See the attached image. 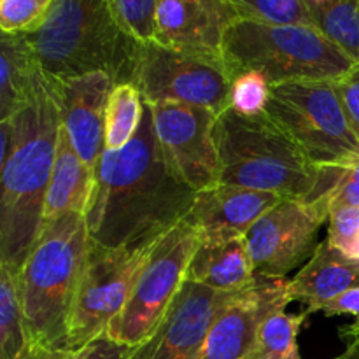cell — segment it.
<instances>
[{
	"label": "cell",
	"instance_id": "cell-27",
	"mask_svg": "<svg viewBox=\"0 0 359 359\" xmlns=\"http://www.w3.org/2000/svg\"><path fill=\"white\" fill-rule=\"evenodd\" d=\"M269 83L263 74L242 72L233 77V86H231V107L237 114L245 118H258L266 111V104L270 98Z\"/></svg>",
	"mask_w": 359,
	"mask_h": 359
},
{
	"label": "cell",
	"instance_id": "cell-19",
	"mask_svg": "<svg viewBox=\"0 0 359 359\" xmlns=\"http://www.w3.org/2000/svg\"><path fill=\"white\" fill-rule=\"evenodd\" d=\"M186 280L217 291H242L256 280L245 237L214 244L200 242L189 262Z\"/></svg>",
	"mask_w": 359,
	"mask_h": 359
},
{
	"label": "cell",
	"instance_id": "cell-13",
	"mask_svg": "<svg viewBox=\"0 0 359 359\" xmlns=\"http://www.w3.org/2000/svg\"><path fill=\"white\" fill-rule=\"evenodd\" d=\"M237 293L184 280L160 325L144 342L126 347L123 359H200L214 321Z\"/></svg>",
	"mask_w": 359,
	"mask_h": 359
},
{
	"label": "cell",
	"instance_id": "cell-30",
	"mask_svg": "<svg viewBox=\"0 0 359 359\" xmlns=\"http://www.w3.org/2000/svg\"><path fill=\"white\" fill-rule=\"evenodd\" d=\"M340 207L359 209V160L340 167L339 179L330 193V210Z\"/></svg>",
	"mask_w": 359,
	"mask_h": 359
},
{
	"label": "cell",
	"instance_id": "cell-23",
	"mask_svg": "<svg viewBox=\"0 0 359 359\" xmlns=\"http://www.w3.org/2000/svg\"><path fill=\"white\" fill-rule=\"evenodd\" d=\"M144 107L146 102L133 83H121L112 88L105 112V149H123L135 137Z\"/></svg>",
	"mask_w": 359,
	"mask_h": 359
},
{
	"label": "cell",
	"instance_id": "cell-7",
	"mask_svg": "<svg viewBox=\"0 0 359 359\" xmlns=\"http://www.w3.org/2000/svg\"><path fill=\"white\" fill-rule=\"evenodd\" d=\"M265 114L318 167L359 160V137L330 81L273 84Z\"/></svg>",
	"mask_w": 359,
	"mask_h": 359
},
{
	"label": "cell",
	"instance_id": "cell-18",
	"mask_svg": "<svg viewBox=\"0 0 359 359\" xmlns=\"http://www.w3.org/2000/svg\"><path fill=\"white\" fill-rule=\"evenodd\" d=\"M353 287H359V263L346 258L328 241L319 242L312 258L287 280L290 300L305 304V311H312Z\"/></svg>",
	"mask_w": 359,
	"mask_h": 359
},
{
	"label": "cell",
	"instance_id": "cell-36",
	"mask_svg": "<svg viewBox=\"0 0 359 359\" xmlns=\"http://www.w3.org/2000/svg\"><path fill=\"white\" fill-rule=\"evenodd\" d=\"M323 2H328V0H305V6L311 7V6H318V4H323Z\"/></svg>",
	"mask_w": 359,
	"mask_h": 359
},
{
	"label": "cell",
	"instance_id": "cell-4",
	"mask_svg": "<svg viewBox=\"0 0 359 359\" xmlns=\"http://www.w3.org/2000/svg\"><path fill=\"white\" fill-rule=\"evenodd\" d=\"M23 35L53 79L104 72L114 84L133 83L140 42L109 0H55L44 23Z\"/></svg>",
	"mask_w": 359,
	"mask_h": 359
},
{
	"label": "cell",
	"instance_id": "cell-11",
	"mask_svg": "<svg viewBox=\"0 0 359 359\" xmlns=\"http://www.w3.org/2000/svg\"><path fill=\"white\" fill-rule=\"evenodd\" d=\"M330 217V195L314 200H280L245 235L255 273L286 279L318 249V235Z\"/></svg>",
	"mask_w": 359,
	"mask_h": 359
},
{
	"label": "cell",
	"instance_id": "cell-26",
	"mask_svg": "<svg viewBox=\"0 0 359 359\" xmlns=\"http://www.w3.org/2000/svg\"><path fill=\"white\" fill-rule=\"evenodd\" d=\"M244 20L312 25L305 0H226Z\"/></svg>",
	"mask_w": 359,
	"mask_h": 359
},
{
	"label": "cell",
	"instance_id": "cell-8",
	"mask_svg": "<svg viewBox=\"0 0 359 359\" xmlns=\"http://www.w3.org/2000/svg\"><path fill=\"white\" fill-rule=\"evenodd\" d=\"M198 244V231L186 217L151 245L128 302L105 332L109 339L133 347L154 332L186 280Z\"/></svg>",
	"mask_w": 359,
	"mask_h": 359
},
{
	"label": "cell",
	"instance_id": "cell-14",
	"mask_svg": "<svg viewBox=\"0 0 359 359\" xmlns=\"http://www.w3.org/2000/svg\"><path fill=\"white\" fill-rule=\"evenodd\" d=\"M287 279L256 280L238 291L214 321L200 359H245L255 347L259 326L290 304Z\"/></svg>",
	"mask_w": 359,
	"mask_h": 359
},
{
	"label": "cell",
	"instance_id": "cell-6",
	"mask_svg": "<svg viewBox=\"0 0 359 359\" xmlns=\"http://www.w3.org/2000/svg\"><path fill=\"white\" fill-rule=\"evenodd\" d=\"M223 60L231 77L263 74L272 84L330 81L346 76L356 62L312 25L235 21L223 44Z\"/></svg>",
	"mask_w": 359,
	"mask_h": 359
},
{
	"label": "cell",
	"instance_id": "cell-22",
	"mask_svg": "<svg viewBox=\"0 0 359 359\" xmlns=\"http://www.w3.org/2000/svg\"><path fill=\"white\" fill-rule=\"evenodd\" d=\"M312 27L359 62V0H328L307 7Z\"/></svg>",
	"mask_w": 359,
	"mask_h": 359
},
{
	"label": "cell",
	"instance_id": "cell-32",
	"mask_svg": "<svg viewBox=\"0 0 359 359\" xmlns=\"http://www.w3.org/2000/svg\"><path fill=\"white\" fill-rule=\"evenodd\" d=\"M305 312H307L309 316L314 314V312H323L326 318L351 314L356 318V321H359V287H353V290L346 291V293L339 294V297L318 305V307H314L312 311Z\"/></svg>",
	"mask_w": 359,
	"mask_h": 359
},
{
	"label": "cell",
	"instance_id": "cell-34",
	"mask_svg": "<svg viewBox=\"0 0 359 359\" xmlns=\"http://www.w3.org/2000/svg\"><path fill=\"white\" fill-rule=\"evenodd\" d=\"M79 353L70 349H53V347L39 346V344H27L25 351L18 359H77Z\"/></svg>",
	"mask_w": 359,
	"mask_h": 359
},
{
	"label": "cell",
	"instance_id": "cell-9",
	"mask_svg": "<svg viewBox=\"0 0 359 359\" xmlns=\"http://www.w3.org/2000/svg\"><path fill=\"white\" fill-rule=\"evenodd\" d=\"M133 84L147 104L196 105L216 116L231 107L233 77L224 60L188 55L154 41L140 42Z\"/></svg>",
	"mask_w": 359,
	"mask_h": 359
},
{
	"label": "cell",
	"instance_id": "cell-12",
	"mask_svg": "<svg viewBox=\"0 0 359 359\" xmlns=\"http://www.w3.org/2000/svg\"><path fill=\"white\" fill-rule=\"evenodd\" d=\"M149 107L161 149L182 181L195 191L219 184L214 135L217 116L209 109L174 102L149 104Z\"/></svg>",
	"mask_w": 359,
	"mask_h": 359
},
{
	"label": "cell",
	"instance_id": "cell-5",
	"mask_svg": "<svg viewBox=\"0 0 359 359\" xmlns=\"http://www.w3.org/2000/svg\"><path fill=\"white\" fill-rule=\"evenodd\" d=\"M90 233L84 214H65L42 224L18 272L28 342L67 349L74 298L86 263Z\"/></svg>",
	"mask_w": 359,
	"mask_h": 359
},
{
	"label": "cell",
	"instance_id": "cell-21",
	"mask_svg": "<svg viewBox=\"0 0 359 359\" xmlns=\"http://www.w3.org/2000/svg\"><path fill=\"white\" fill-rule=\"evenodd\" d=\"M93 184L95 172L81 160L62 126L51 181L46 195L44 221L72 212L84 214Z\"/></svg>",
	"mask_w": 359,
	"mask_h": 359
},
{
	"label": "cell",
	"instance_id": "cell-20",
	"mask_svg": "<svg viewBox=\"0 0 359 359\" xmlns=\"http://www.w3.org/2000/svg\"><path fill=\"white\" fill-rule=\"evenodd\" d=\"M46 79L23 34H4L0 41V119L16 114L37 95Z\"/></svg>",
	"mask_w": 359,
	"mask_h": 359
},
{
	"label": "cell",
	"instance_id": "cell-2",
	"mask_svg": "<svg viewBox=\"0 0 359 359\" xmlns=\"http://www.w3.org/2000/svg\"><path fill=\"white\" fill-rule=\"evenodd\" d=\"M13 118L2 168L0 265L20 272L44 224V203L62 132L60 81L46 74L37 95Z\"/></svg>",
	"mask_w": 359,
	"mask_h": 359
},
{
	"label": "cell",
	"instance_id": "cell-3",
	"mask_svg": "<svg viewBox=\"0 0 359 359\" xmlns=\"http://www.w3.org/2000/svg\"><path fill=\"white\" fill-rule=\"evenodd\" d=\"M219 184L272 193L283 200L330 195L340 167H318L266 114L245 118L228 109L217 116Z\"/></svg>",
	"mask_w": 359,
	"mask_h": 359
},
{
	"label": "cell",
	"instance_id": "cell-10",
	"mask_svg": "<svg viewBox=\"0 0 359 359\" xmlns=\"http://www.w3.org/2000/svg\"><path fill=\"white\" fill-rule=\"evenodd\" d=\"M151 245L107 249L90 241L86 263L77 286L67 330V349L83 347L105 335L112 319L128 302Z\"/></svg>",
	"mask_w": 359,
	"mask_h": 359
},
{
	"label": "cell",
	"instance_id": "cell-24",
	"mask_svg": "<svg viewBox=\"0 0 359 359\" xmlns=\"http://www.w3.org/2000/svg\"><path fill=\"white\" fill-rule=\"evenodd\" d=\"M307 318L305 311L300 314H287L286 311L270 314L259 326L255 347L245 359H302L298 333Z\"/></svg>",
	"mask_w": 359,
	"mask_h": 359
},
{
	"label": "cell",
	"instance_id": "cell-31",
	"mask_svg": "<svg viewBox=\"0 0 359 359\" xmlns=\"http://www.w3.org/2000/svg\"><path fill=\"white\" fill-rule=\"evenodd\" d=\"M335 90L351 126L359 137V62L344 77L335 81Z\"/></svg>",
	"mask_w": 359,
	"mask_h": 359
},
{
	"label": "cell",
	"instance_id": "cell-15",
	"mask_svg": "<svg viewBox=\"0 0 359 359\" xmlns=\"http://www.w3.org/2000/svg\"><path fill=\"white\" fill-rule=\"evenodd\" d=\"M237 11L226 0H160L153 41L165 48L210 60H223L228 30Z\"/></svg>",
	"mask_w": 359,
	"mask_h": 359
},
{
	"label": "cell",
	"instance_id": "cell-35",
	"mask_svg": "<svg viewBox=\"0 0 359 359\" xmlns=\"http://www.w3.org/2000/svg\"><path fill=\"white\" fill-rule=\"evenodd\" d=\"M339 339L346 344V349L333 359H359V321L340 326Z\"/></svg>",
	"mask_w": 359,
	"mask_h": 359
},
{
	"label": "cell",
	"instance_id": "cell-17",
	"mask_svg": "<svg viewBox=\"0 0 359 359\" xmlns=\"http://www.w3.org/2000/svg\"><path fill=\"white\" fill-rule=\"evenodd\" d=\"M280 200V196L272 193L216 184L196 193L188 221L196 228L202 244L231 241L245 237L259 217Z\"/></svg>",
	"mask_w": 359,
	"mask_h": 359
},
{
	"label": "cell",
	"instance_id": "cell-16",
	"mask_svg": "<svg viewBox=\"0 0 359 359\" xmlns=\"http://www.w3.org/2000/svg\"><path fill=\"white\" fill-rule=\"evenodd\" d=\"M114 86L104 72L60 81L62 126L81 160L93 172L105 151V112Z\"/></svg>",
	"mask_w": 359,
	"mask_h": 359
},
{
	"label": "cell",
	"instance_id": "cell-29",
	"mask_svg": "<svg viewBox=\"0 0 359 359\" xmlns=\"http://www.w3.org/2000/svg\"><path fill=\"white\" fill-rule=\"evenodd\" d=\"M126 30L139 42L153 41L154 16L160 0H109Z\"/></svg>",
	"mask_w": 359,
	"mask_h": 359
},
{
	"label": "cell",
	"instance_id": "cell-33",
	"mask_svg": "<svg viewBox=\"0 0 359 359\" xmlns=\"http://www.w3.org/2000/svg\"><path fill=\"white\" fill-rule=\"evenodd\" d=\"M126 347L114 342L107 335H100L79 351L77 359H123Z\"/></svg>",
	"mask_w": 359,
	"mask_h": 359
},
{
	"label": "cell",
	"instance_id": "cell-1",
	"mask_svg": "<svg viewBox=\"0 0 359 359\" xmlns=\"http://www.w3.org/2000/svg\"><path fill=\"white\" fill-rule=\"evenodd\" d=\"M196 193L165 156L146 102L135 137L123 149H105L95 168L84 210L90 241L107 249L153 245L188 217Z\"/></svg>",
	"mask_w": 359,
	"mask_h": 359
},
{
	"label": "cell",
	"instance_id": "cell-28",
	"mask_svg": "<svg viewBox=\"0 0 359 359\" xmlns=\"http://www.w3.org/2000/svg\"><path fill=\"white\" fill-rule=\"evenodd\" d=\"M55 0H0L4 34H32L44 23Z\"/></svg>",
	"mask_w": 359,
	"mask_h": 359
},
{
	"label": "cell",
	"instance_id": "cell-25",
	"mask_svg": "<svg viewBox=\"0 0 359 359\" xmlns=\"http://www.w3.org/2000/svg\"><path fill=\"white\" fill-rule=\"evenodd\" d=\"M27 344L18 272L0 265V359H18Z\"/></svg>",
	"mask_w": 359,
	"mask_h": 359
}]
</instances>
